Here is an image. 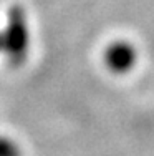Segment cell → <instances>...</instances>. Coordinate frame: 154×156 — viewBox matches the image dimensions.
Instances as JSON below:
<instances>
[{
    "mask_svg": "<svg viewBox=\"0 0 154 156\" xmlns=\"http://www.w3.org/2000/svg\"><path fill=\"white\" fill-rule=\"evenodd\" d=\"M7 37V58L12 65H20L28 53V28L22 7H12L9 12V22L5 27Z\"/></svg>",
    "mask_w": 154,
    "mask_h": 156,
    "instance_id": "obj_1",
    "label": "cell"
},
{
    "mask_svg": "<svg viewBox=\"0 0 154 156\" xmlns=\"http://www.w3.org/2000/svg\"><path fill=\"white\" fill-rule=\"evenodd\" d=\"M138 55L136 50L128 42H116L109 45L104 51V63L111 72L126 73L134 66Z\"/></svg>",
    "mask_w": 154,
    "mask_h": 156,
    "instance_id": "obj_2",
    "label": "cell"
},
{
    "mask_svg": "<svg viewBox=\"0 0 154 156\" xmlns=\"http://www.w3.org/2000/svg\"><path fill=\"white\" fill-rule=\"evenodd\" d=\"M0 156H20V150L15 143L0 136Z\"/></svg>",
    "mask_w": 154,
    "mask_h": 156,
    "instance_id": "obj_3",
    "label": "cell"
},
{
    "mask_svg": "<svg viewBox=\"0 0 154 156\" xmlns=\"http://www.w3.org/2000/svg\"><path fill=\"white\" fill-rule=\"evenodd\" d=\"M7 51V37H5V32H0V53H5Z\"/></svg>",
    "mask_w": 154,
    "mask_h": 156,
    "instance_id": "obj_4",
    "label": "cell"
}]
</instances>
